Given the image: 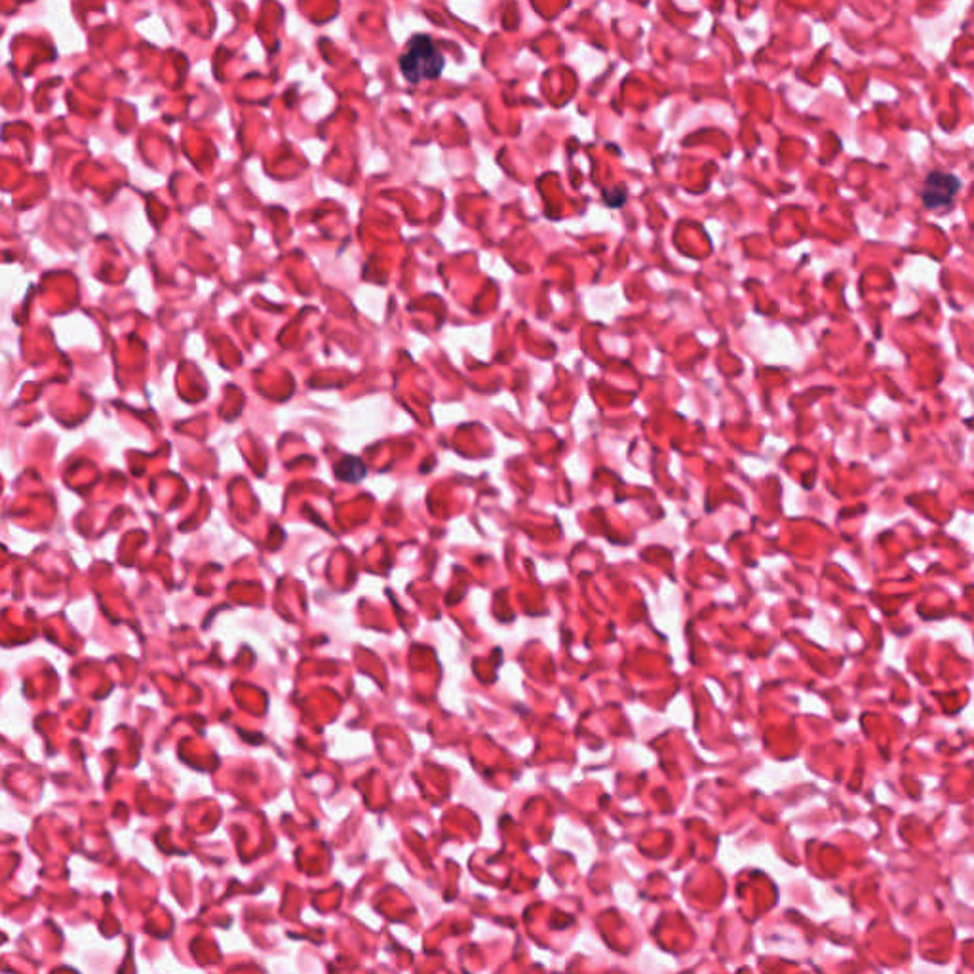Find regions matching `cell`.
<instances>
[{"mask_svg":"<svg viewBox=\"0 0 974 974\" xmlns=\"http://www.w3.org/2000/svg\"><path fill=\"white\" fill-rule=\"evenodd\" d=\"M337 468H341V470H345V468H347V472L339 474V478H341V480H351V482H358V480L364 476V472H366L364 467H362V463H360L358 459H354V457H347V459L339 461Z\"/></svg>","mask_w":974,"mask_h":974,"instance_id":"3","label":"cell"},{"mask_svg":"<svg viewBox=\"0 0 974 974\" xmlns=\"http://www.w3.org/2000/svg\"><path fill=\"white\" fill-rule=\"evenodd\" d=\"M959 189H961L959 177L948 174V172H942V170H933V172H929V176L923 183L921 200H923L927 210L942 212L954 204L955 195L959 193Z\"/></svg>","mask_w":974,"mask_h":974,"instance_id":"2","label":"cell"},{"mask_svg":"<svg viewBox=\"0 0 974 974\" xmlns=\"http://www.w3.org/2000/svg\"><path fill=\"white\" fill-rule=\"evenodd\" d=\"M400 71L411 84L434 80L444 71V56L429 35H415L400 56Z\"/></svg>","mask_w":974,"mask_h":974,"instance_id":"1","label":"cell"}]
</instances>
